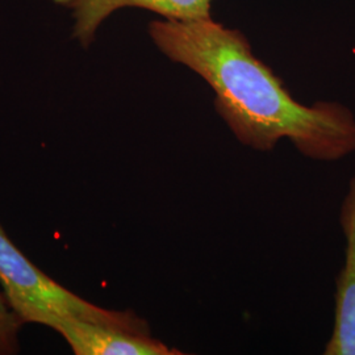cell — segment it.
I'll list each match as a JSON object with an SVG mask.
<instances>
[{
    "instance_id": "cell-4",
    "label": "cell",
    "mask_w": 355,
    "mask_h": 355,
    "mask_svg": "<svg viewBox=\"0 0 355 355\" xmlns=\"http://www.w3.org/2000/svg\"><path fill=\"white\" fill-rule=\"evenodd\" d=\"M215 0H76L70 7L74 17L73 37L89 48L103 21L112 13L136 7L161 15L166 20L195 21L211 17L212 3Z\"/></svg>"
},
{
    "instance_id": "cell-7",
    "label": "cell",
    "mask_w": 355,
    "mask_h": 355,
    "mask_svg": "<svg viewBox=\"0 0 355 355\" xmlns=\"http://www.w3.org/2000/svg\"><path fill=\"white\" fill-rule=\"evenodd\" d=\"M76 1V0H53V3H54V4H57V6H62V7H67V8H70Z\"/></svg>"
},
{
    "instance_id": "cell-6",
    "label": "cell",
    "mask_w": 355,
    "mask_h": 355,
    "mask_svg": "<svg viewBox=\"0 0 355 355\" xmlns=\"http://www.w3.org/2000/svg\"><path fill=\"white\" fill-rule=\"evenodd\" d=\"M24 324L13 311L6 295L0 292V355L19 353V333Z\"/></svg>"
},
{
    "instance_id": "cell-3",
    "label": "cell",
    "mask_w": 355,
    "mask_h": 355,
    "mask_svg": "<svg viewBox=\"0 0 355 355\" xmlns=\"http://www.w3.org/2000/svg\"><path fill=\"white\" fill-rule=\"evenodd\" d=\"M76 355H179L150 331L83 320H61L54 329Z\"/></svg>"
},
{
    "instance_id": "cell-5",
    "label": "cell",
    "mask_w": 355,
    "mask_h": 355,
    "mask_svg": "<svg viewBox=\"0 0 355 355\" xmlns=\"http://www.w3.org/2000/svg\"><path fill=\"white\" fill-rule=\"evenodd\" d=\"M340 224L346 240L345 265L336 279L334 327L324 354L355 355V175L341 205Z\"/></svg>"
},
{
    "instance_id": "cell-2",
    "label": "cell",
    "mask_w": 355,
    "mask_h": 355,
    "mask_svg": "<svg viewBox=\"0 0 355 355\" xmlns=\"http://www.w3.org/2000/svg\"><path fill=\"white\" fill-rule=\"evenodd\" d=\"M0 286L13 311L24 322L51 329L61 320H83L150 331L145 318L133 311H112L91 304L58 284L32 263L0 224Z\"/></svg>"
},
{
    "instance_id": "cell-1",
    "label": "cell",
    "mask_w": 355,
    "mask_h": 355,
    "mask_svg": "<svg viewBox=\"0 0 355 355\" xmlns=\"http://www.w3.org/2000/svg\"><path fill=\"white\" fill-rule=\"evenodd\" d=\"M149 36L168 60L208 83L217 114L242 145L271 152L288 140L306 158L322 162L355 153L353 111L338 102H297L239 29L212 19H165L149 24Z\"/></svg>"
}]
</instances>
